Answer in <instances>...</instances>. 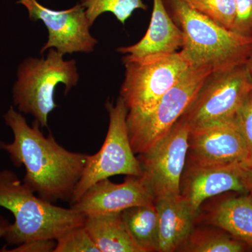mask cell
Instances as JSON below:
<instances>
[{
	"label": "cell",
	"instance_id": "obj_1",
	"mask_svg": "<svg viewBox=\"0 0 252 252\" xmlns=\"http://www.w3.org/2000/svg\"><path fill=\"white\" fill-rule=\"evenodd\" d=\"M14 134L11 143L0 141V149L9 154L14 166H24L23 182L50 203L71 201L89 154L73 152L55 140L52 133L43 135L39 123L28 125L21 113L11 106L4 115Z\"/></svg>",
	"mask_w": 252,
	"mask_h": 252
},
{
	"label": "cell",
	"instance_id": "obj_29",
	"mask_svg": "<svg viewBox=\"0 0 252 252\" xmlns=\"http://www.w3.org/2000/svg\"><path fill=\"white\" fill-rule=\"evenodd\" d=\"M245 64L252 84V52L250 55V56H249Z\"/></svg>",
	"mask_w": 252,
	"mask_h": 252
},
{
	"label": "cell",
	"instance_id": "obj_20",
	"mask_svg": "<svg viewBox=\"0 0 252 252\" xmlns=\"http://www.w3.org/2000/svg\"><path fill=\"white\" fill-rule=\"evenodd\" d=\"M91 26L100 15L112 13L123 25L136 9L147 10L142 0H80Z\"/></svg>",
	"mask_w": 252,
	"mask_h": 252
},
{
	"label": "cell",
	"instance_id": "obj_22",
	"mask_svg": "<svg viewBox=\"0 0 252 252\" xmlns=\"http://www.w3.org/2000/svg\"><path fill=\"white\" fill-rule=\"evenodd\" d=\"M54 252H100L84 225L68 230L56 240Z\"/></svg>",
	"mask_w": 252,
	"mask_h": 252
},
{
	"label": "cell",
	"instance_id": "obj_11",
	"mask_svg": "<svg viewBox=\"0 0 252 252\" xmlns=\"http://www.w3.org/2000/svg\"><path fill=\"white\" fill-rule=\"evenodd\" d=\"M248 155L246 141L234 119L190 130L187 157L189 165H238Z\"/></svg>",
	"mask_w": 252,
	"mask_h": 252
},
{
	"label": "cell",
	"instance_id": "obj_19",
	"mask_svg": "<svg viewBox=\"0 0 252 252\" xmlns=\"http://www.w3.org/2000/svg\"><path fill=\"white\" fill-rule=\"evenodd\" d=\"M181 251L190 252H240L244 246L238 240L215 232H192Z\"/></svg>",
	"mask_w": 252,
	"mask_h": 252
},
{
	"label": "cell",
	"instance_id": "obj_7",
	"mask_svg": "<svg viewBox=\"0 0 252 252\" xmlns=\"http://www.w3.org/2000/svg\"><path fill=\"white\" fill-rule=\"evenodd\" d=\"M252 89L245 64L212 72L180 118L190 130L231 120Z\"/></svg>",
	"mask_w": 252,
	"mask_h": 252
},
{
	"label": "cell",
	"instance_id": "obj_14",
	"mask_svg": "<svg viewBox=\"0 0 252 252\" xmlns=\"http://www.w3.org/2000/svg\"><path fill=\"white\" fill-rule=\"evenodd\" d=\"M181 195L195 216L207 199L228 191L248 193L238 165L220 167L189 165Z\"/></svg>",
	"mask_w": 252,
	"mask_h": 252
},
{
	"label": "cell",
	"instance_id": "obj_28",
	"mask_svg": "<svg viewBox=\"0 0 252 252\" xmlns=\"http://www.w3.org/2000/svg\"><path fill=\"white\" fill-rule=\"evenodd\" d=\"M239 166L243 167V168H252V152L249 154L248 157L238 164Z\"/></svg>",
	"mask_w": 252,
	"mask_h": 252
},
{
	"label": "cell",
	"instance_id": "obj_24",
	"mask_svg": "<svg viewBox=\"0 0 252 252\" xmlns=\"http://www.w3.org/2000/svg\"><path fill=\"white\" fill-rule=\"evenodd\" d=\"M236 10L231 31L252 37V0H235Z\"/></svg>",
	"mask_w": 252,
	"mask_h": 252
},
{
	"label": "cell",
	"instance_id": "obj_4",
	"mask_svg": "<svg viewBox=\"0 0 252 252\" xmlns=\"http://www.w3.org/2000/svg\"><path fill=\"white\" fill-rule=\"evenodd\" d=\"M46 58H29L19 66L13 98L18 111L31 114L41 127H47L50 113L58 107L54 100L56 86L62 83L67 94L79 80L74 60L49 49Z\"/></svg>",
	"mask_w": 252,
	"mask_h": 252
},
{
	"label": "cell",
	"instance_id": "obj_15",
	"mask_svg": "<svg viewBox=\"0 0 252 252\" xmlns=\"http://www.w3.org/2000/svg\"><path fill=\"white\" fill-rule=\"evenodd\" d=\"M158 219V252L179 250L193 230L195 216L182 195L155 201Z\"/></svg>",
	"mask_w": 252,
	"mask_h": 252
},
{
	"label": "cell",
	"instance_id": "obj_10",
	"mask_svg": "<svg viewBox=\"0 0 252 252\" xmlns=\"http://www.w3.org/2000/svg\"><path fill=\"white\" fill-rule=\"evenodd\" d=\"M27 9L30 19L41 21L49 32V39L41 50L55 49L63 56L74 53H91L97 40L91 35L89 19L79 3L69 9L57 11L46 7L37 0H18Z\"/></svg>",
	"mask_w": 252,
	"mask_h": 252
},
{
	"label": "cell",
	"instance_id": "obj_23",
	"mask_svg": "<svg viewBox=\"0 0 252 252\" xmlns=\"http://www.w3.org/2000/svg\"><path fill=\"white\" fill-rule=\"evenodd\" d=\"M234 122L246 141L249 154L252 152V89L235 114Z\"/></svg>",
	"mask_w": 252,
	"mask_h": 252
},
{
	"label": "cell",
	"instance_id": "obj_25",
	"mask_svg": "<svg viewBox=\"0 0 252 252\" xmlns=\"http://www.w3.org/2000/svg\"><path fill=\"white\" fill-rule=\"evenodd\" d=\"M56 240H34L18 245L16 248L6 252H54L56 245Z\"/></svg>",
	"mask_w": 252,
	"mask_h": 252
},
{
	"label": "cell",
	"instance_id": "obj_18",
	"mask_svg": "<svg viewBox=\"0 0 252 252\" xmlns=\"http://www.w3.org/2000/svg\"><path fill=\"white\" fill-rule=\"evenodd\" d=\"M126 228L143 252H158V219L156 205L135 206L122 212Z\"/></svg>",
	"mask_w": 252,
	"mask_h": 252
},
{
	"label": "cell",
	"instance_id": "obj_16",
	"mask_svg": "<svg viewBox=\"0 0 252 252\" xmlns=\"http://www.w3.org/2000/svg\"><path fill=\"white\" fill-rule=\"evenodd\" d=\"M84 227L100 252H143L126 228L122 212L86 217Z\"/></svg>",
	"mask_w": 252,
	"mask_h": 252
},
{
	"label": "cell",
	"instance_id": "obj_26",
	"mask_svg": "<svg viewBox=\"0 0 252 252\" xmlns=\"http://www.w3.org/2000/svg\"><path fill=\"white\" fill-rule=\"evenodd\" d=\"M242 180L247 192L252 197V168H243L240 167Z\"/></svg>",
	"mask_w": 252,
	"mask_h": 252
},
{
	"label": "cell",
	"instance_id": "obj_3",
	"mask_svg": "<svg viewBox=\"0 0 252 252\" xmlns=\"http://www.w3.org/2000/svg\"><path fill=\"white\" fill-rule=\"evenodd\" d=\"M183 33L180 52L191 67L220 72L245 64L252 52V37L222 27L190 7L184 0H163Z\"/></svg>",
	"mask_w": 252,
	"mask_h": 252
},
{
	"label": "cell",
	"instance_id": "obj_2",
	"mask_svg": "<svg viewBox=\"0 0 252 252\" xmlns=\"http://www.w3.org/2000/svg\"><path fill=\"white\" fill-rule=\"evenodd\" d=\"M0 207L12 213L14 222L4 239L9 245L34 240H57L68 230L82 226L86 217L36 196L14 172L0 170Z\"/></svg>",
	"mask_w": 252,
	"mask_h": 252
},
{
	"label": "cell",
	"instance_id": "obj_9",
	"mask_svg": "<svg viewBox=\"0 0 252 252\" xmlns=\"http://www.w3.org/2000/svg\"><path fill=\"white\" fill-rule=\"evenodd\" d=\"M190 127L179 119L166 135L138 158L142 175L155 201L181 195V179L188 152Z\"/></svg>",
	"mask_w": 252,
	"mask_h": 252
},
{
	"label": "cell",
	"instance_id": "obj_12",
	"mask_svg": "<svg viewBox=\"0 0 252 252\" xmlns=\"http://www.w3.org/2000/svg\"><path fill=\"white\" fill-rule=\"evenodd\" d=\"M115 184L109 179L99 181L88 189L72 208L86 217L122 212L135 206H153L155 198L143 177L127 176Z\"/></svg>",
	"mask_w": 252,
	"mask_h": 252
},
{
	"label": "cell",
	"instance_id": "obj_6",
	"mask_svg": "<svg viewBox=\"0 0 252 252\" xmlns=\"http://www.w3.org/2000/svg\"><path fill=\"white\" fill-rule=\"evenodd\" d=\"M109 124L102 148L94 155H88L85 167L73 193L71 203L77 202L86 190L99 181L113 176L141 177L140 160L135 157L127 130V109L119 96L115 104L107 102Z\"/></svg>",
	"mask_w": 252,
	"mask_h": 252
},
{
	"label": "cell",
	"instance_id": "obj_21",
	"mask_svg": "<svg viewBox=\"0 0 252 252\" xmlns=\"http://www.w3.org/2000/svg\"><path fill=\"white\" fill-rule=\"evenodd\" d=\"M191 9L231 31L235 17V0H184Z\"/></svg>",
	"mask_w": 252,
	"mask_h": 252
},
{
	"label": "cell",
	"instance_id": "obj_17",
	"mask_svg": "<svg viewBox=\"0 0 252 252\" xmlns=\"http://www.w3.org/2000/svg\"><path fill=\"white\" fill-rule=\"evenodd\" d=\"M210 224L252 246V197H233L220 202L209 215Z\"/></svg>",
	"mask_w": 252,
	"mask_h": 252
},
{
	"label": "cell",
	"instance_id": "obj_13",
	"mask_svg": "<svg viewBox=\"0 0 252 252\" xmlns=\"http://www.w3.org/2000/svg\"><path fill=\"white\" fill-rule=\"evenodd\" d=\"M150 25L145 35L134 45L122 46L124 63L140 61L177 52L184 44L183 33L167 11L163 0H153Z\"/></svg>",
	"mask_w": 252,
	"mask_h": 252
},
{
	"label": "cell",
	"instance_id": "obj_27",
	"mask_svg": "<svg viewBox=\"0 0 252 252\" xmlns=\"http://www.w3.org/2000/svg\"><path fill=\"white\" fill-rule=\"evenodd\" d=\"M10 225L11 223H9V220L0 215V238H4L6 232L9 229Z\"/></svg>",
	"mask_w": 252,
	"mask_h": 252
},
{
	"label": "cell",
	"instance_id": "obj_8",
	"mask_svg": "<svg viewBox=\"0 0 252 252\" xmlns=\"http://www.w3.org/2000/svg\"><path fill=\"white\" fill-rule=\"evenodd\" d=\"M125 80L121 89L128 114L148 112L190 67L181 52L124 63Z\"/></svg>",
	"mask_w": 252,
	"mask_h": 252
},
{
	"label": "cell",
	"instance_id": "obj_5",
	"mask_svg": "<svg viewBox=\"0 0 252 252\" xmlns=\"http://www.w3.org/2000/svg\"><path fill=\"white\" fill-rule=\"evenodd\" d=\"M212 72L209 68L190 66L150 110L127 114L129 138L135 154L145 153L170 132Z\"/></svg>",
	"mask_w": 252,
	"mask_h": 252
}]
</instances>
